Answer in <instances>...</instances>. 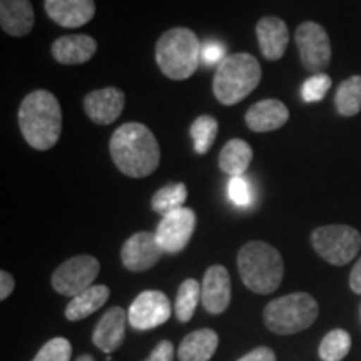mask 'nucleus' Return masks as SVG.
<instances>
[{
	"mask_svg": "<svg viewBox=\"0 0 361 361\" xmlns=\"http://www.w3.org/2000/svg\"><path fill=\"white\" fill-rule=\"evenodd\" d=\"M201 44L186 27L166 30L156 44V62L162 74L173 80H186L197 71Z\"/></svg>",
	"mask_w": 361,
	"mask_h": 361,
	"instance_id": "4",
	"label": "nucleus"
},
{
	"mask_svg": "<svg viewBox=\"0 0 361 361\" xmlns=\"http://www.w3.org/2000/svg\"><path fill=\"white\" fill-rule=\"evenodd\" d=\"M201 300V284L196 279L189 278L179 286L176 296V316L180 323H188L196 313L197 303Z\"/></svg>",
	"mask_w": 361,
	"mask_h": 361,
	"instance_id": "26",
	"label": "nucleus"
},
{
	"mask_svg": "<svg viewBox=\"0 0 361 361\" xmlns=\"http://www.w3.org/2000/svg\"><path fill=\"white\" fill-rule=\"evenodd\" d=\"M218 130H219V123H218V119H214L213 116L204 114V116L197 117V119L194 121L191 126L194 151H196L200 156L207 154L216 141Z\"/></svg>",
	"mask_w": 361,
	"mask_h": 361,
	"instance_id": "28",
	"label": "nucleus"
},
{
	"mask_svg": "<svg viewBox=\"0 0 361 361\" xmlns=\"http://www.w3.org/2000/svg\"><path fill=\"white\" fill-rule=\"evenodd\" d=\"M126 106V94L117 87H104L84 97V111L92 123L109 126L119 119Z\"/></svg>",
	"mask_w": 361,
	"mask_h": 361,
	"instance_id": "13",
	"label": "nucleus"
},
{
	"mask_svg": "<svg viewBox=\"0 0 361 361\" xmlns=\"http://www.w3.org/2000/svg\"><path fill=\"white\" fill-rule=\"evenodd\" d=\"M186 200L188 189L183 183L168 184V186L161 188L159 191L154 192V196H152V209L164 218V216L173 213V211L184 207Z\"/></svg>",
	"mask_w": 361,
	"mask_h": 361,
	"instance_id": "25",
	"label": "nucleus"
},
{
	"mask_svg": "<svg viewBox=\"0 0 361 361\" xmlns=\"http://www.w3.org/2000/svg\"><path fill=\"white\" fill-rule=\"evenodd\" d=\"M238 271L247 290L271 295L284 276V263L276 247L263 241H250L238 252Z\"/></svg>",
	"mask_w": 361,
	"mask_h": 361,
	"instance_id": "3",
	"label": "nucleus"
},
{
	"mask_svg": "<svg viewBox=\"0 0 361 361\" xmlns=\"http://www.w3.org/2000/svg\"><path fill=\"white\" fill-rule=\"evenodd\" d=\"M171 301L162 291H142L129 306V324L137 331H147L164 324L171 318Z\"/></svg>",
	"mask_w": 361,
	"mask_h": 361,
	"instance_id": "10",
	"label": "nucleus"
},
{
	"mask_svg": "<svg viewBox=\"0 0 361 361\" xmlns=\"http://www.w3.org/2000/svg\"><path fill=\"white\" fill-rule=\"evenodd\" d=\"M162 255H164V250L157 241L156 233L149 231L133 234L121 250L124 268L133 273L151 269L162 258Z\"/></svg>",
	"mask_w": 361,
	"mask_h": 361,
	"instance_id": "12",
	"label": "nucleus"
},
{
	"mask_svg": "<svg viewBox=\"0 0 361 361\" xmlns=\"http://www.w3.org/2000/svg\"><path fill=\"white\" fill-rule=\"evenodd\" d=\"M174 360V345L168 340H162L154 346L151 355L144 361H173Z\"/></svg>",
	"mask_w": 361,
	"mask_h": 361,
	"instance_id": "33",
	"label": "nucleus"
},
{
	"mask_svg": "<svg viewBox=\"0 0 361 361\" xmlns=\"http://www.w3.org/2000/svg\"><path fill=\"white\" fill-rule=\"evenodd\" d=\"M351 350V336L345 329H331L319 343L318 355L323 361H341Z\"/></svg>",
	"mask_w": 361,
	"mask_h": 361,
	"instance_id": "27",
	"label": "nucleus"
},
{
	"mask_svg": "<svg viewBox=\"0 0 361 361\" xmlns=\"http://www.w3.org/2000/svg\"><path fill=\"white\" fill-rule=\"evenodd\" d=\"M318 303L308 293H293L269 301L263 311L266 328L276 335H296L318 318Z\"/></svg>",
	"mask_w": 361,
	"mask_h": 361,
	"instance_id": "6",
	"label": "nucleus"
},
{
	"mask_svg": "<svg viewBox=\"0 0 361 361\" xmlns=\"http://www.w3.org/2000/svg\"><path fill=\"white\" fill-rule=\"evenodd\" d=\"M128 322V313L121 306L107 310L94 328L92 343L104 353H114L124 343Z\"/></svg>",
	"mask_w": 361,
	"mask_h": 361,
	"instance_id": "15",
	"label": "nucleus"
},
{
	"mask_svg": "<svg viewBox=\"0 0 361 361\" xmlns=\"http://www.w3.org/2000/svg\"><path fill=\"white\" fill-rule=\"evenodd\" d=\"M301 64L311 74H322L331 62V44L328 32L318 22H303L295 34Z\"/></svg>",
	"mask_w": 361,
	"mask_h": 361,
	"instance_id": "9",
	"label": "nucleus"
},
{
	"mask_svg": "<svg viewBox=\"0 0 361 361\" xmlns=\"http://www.w3.org/2000/svg\"><path fill=\"white\" fill-rule=\"evenodd\" d=\"M71 356L72 346L69 340L59 336L45 343L42 348L39 350V353L34 356L32 361H71Z\"/></svg>",
	"mask_w": 361,
	"mask_h": 361,
	"instance_id": "29",
	"label": "nucleus"
},
{
	"mask_svg": "<svg viewBox=\"0 0 361 361\" xmlns=\"http://www.w3.org/2000/svg\"><path fill=\"white\" fill-rule=\"evenodd\" d=\"M196 231V213L189 207H180L164 216L156 229V238L164 252L176 255L189 245Z\"/></svg>",
	"mask_w": 361,
	"mask_h": 361,
	"instance_id": "11",
	"label": "nucleus"
},
{
	"mask_svg": "<svg viewBox=\"0 0 361 361\" xmlns=\"http://www.w3.org/2000/svg\"><path fill=\"white\" fill-rule=\"evenodd\" d=\"M75 361H96V360H94L92 356H90V355H80L79 358L75 360Z\"/></svg>",
	"mask_w": 361,
	"mask_h": 361,
	"instance_id": "37",
	"label": "nucleus"
},
{
	"mask_svg": "<svg viewBox=\"0 0 361 361\" xmlns=\"http://www.w3.org/2000/svg\"><path fill=\"white\" fill-rule=\"evenodd\" d=\"M111 296V290L106 284H94L89 290L80 293V295L74 296L71 303L66 306V318L69 322H80V319L87 318V316L94 314L96 311L102 308L107 303Z\"/></svg>",
	"mask_w": 361,
	"mask_h": 361,
	"instance_id": "22",
	"label": "nucleus"
},
{
	"mask_svg": "<svg viewBox=\"0 0 361 361\" xmlns=\"http://www.w3.org/2000/svg\"><path fill=\"white\" fill-rule=\"evenodd\" d=\"M201 59L207 66H219L226 59L224 45L219 42H207L204 47L201 49Z\"/></svg>",
	"mask_w": 361,
	"mask_h": 361,
	"instance_id": "32",
	"label": "nucleus"
},
{
	"mask_svg": "<svg viewBox=\"0 0 361 361\" xmlns=\"http://www.w3.org/2000/svg\"><path fill=\"white\" fill-rule=\"evenodd\" d=\"M218 345L219 338L214 329L204 328L189 333L178 348L179 361H209L218 350Z\"/></svg>",
	"mask_w": 361,
	"mask_h": 361,
	"instance_id": "21",
	"label": "nucleus"
},
{
	"mask_svg": "<svg viewBox=\"0 0 361 361\" xmlns=\"http://www.w3.org/2000/svg\"><path fill=\"white\" fill-rule=\"evenodd\" d=\"M331 89V79L326 74H314L306 80L301 87V97L305 102H319L323 101L324 96L328 94V90Z\"/></svg>",
	"mask_w": 361,
	"mask_h": 361,
	"instance_id": "30",
	"label": "nucleus"
},
{
	"mask_svg": "<svg viewBox=\"0 0 361 361\" xmlns=\"http://www.w3.org/2000/svg\"><path fill=\"white\" fill-rule=\"evenodd\" d=\"M252 161V149L243 139H231L224 144L219 152V168L223 173L234 176H243L250 168Z\"/></svg>",
	"mask_w": 361,
	"mask_h": 361,
	"instance_id": "23",
	"label": "nucleus"
},
{
	"mask_svg": "<svg viewBox=\"0 0 361 361\" xmlns=\"http://www.w3.org/2000/svg\"><path fill=\"white\" fill-rule=\"evenodd\" d=\"M238 361H276V355L268 346H258L247 355L241 356Z\"/></svg>",
	"mask_w": 361,
	"mask_h": 361,
	"instance_id": "34",
	"label": "nucleus"
},
{
	"mask_svg": "<svg viewBox=\"0 0 361 361\" xmlns=\"http://www.w3.org/2000/svg\"><path fill=\"white\" fill-rule=\"evenodd\" d=\"M35 13L30 0H0V27L12 37H24L34 29Z\"/></svg>",
	"mask_w": 361,
	"mask_h": 361,
	"instance_id": "20",
	"label": "nucleus"
},
{
	"mask_svg": "<svg viewBox=\"0 0 361 361\" xmlns=\"http://www.w3.org/2000/svg\"><path fill=\"white\" fill-rule=\"evenodd\" d=\"M261 75L259 61L251 54L239 52L226 57L218 66L213 80L214 97L224 106L239 104L258 87Z\"/></svg>",
	"mask_w": 361,
	"mask_h": 361,
	"instance_id": "5",
	"label": "nucleus"
},
{
	"mask_svg": "<svg viewBox=\"0 0 361 361\" xmlns=\"http://www.w3.org/2000/svg\"><path fill=\"white\" fill-rule=\"evenodd\" d=\"M97 51L96 39L87 34L64 35L54 40L51 52L59 64L62 66H80L89 62Z\"/></svg>",
	"mask_w": 361,
	"mask_h": 361,
	"instance_id": "18",
	"label": "nucleus"
},
{
	"mask_svg": "<svg viewBox=\"0 0 361 361\" xmlns=\"http://www.w3.org/2000/svg\"><path fill=\"white\" fill-rule=\"evenodd\" d=\"M101 264L90 255H79L67 259L52 273V288L62 296H78L94 286Z\"/></svg>",
	"mask_w": 361,
	"mask_h": 361,
	"instance_id": "8",
	"label": "nucleus"
},
{
	"mask_svg": "<svg viewBox=\"0 0 361 361\" xmlns=\"http://www.w3.org/2000/svg\"><path fill=\"white\" fill-rule=\"evenodd\" d=\"M290 119V111L278 99H264L247 109L246 124L252 133H271L283 128Z\"/></svg>",
	"mask_w": 361,
	"mask_h": 361,
	"instance_id": "19",
	"label": "nucleus"
},
{
	"mask_svg": "<svg viewBox=\"0 0 361 361\" xmlns=\"http://www.w3.org/2000/svg\"><path fill=\"white\" fill-rule=\"evenodd\" d=\"M13 288H16V279L12 274L7 273L6 269L0 271V300L6 301L12 295Z\"/></svg>",
	"mask_w": 361,
	"mask_h": 361,
	"instance_id": "35",
	"label": "nucleus"
},
{
	"mask_svg": "<svg viewBox=\"0 0 361 361\" xmlns=\"http://www.w3.org/2000/svg\"><path fill=\"white\" fill-rule=\"evenodd\" d=\"M311 246L326 263L345 266L360 252L361 234L346 224L319 226L311 233Z\"/></svg>",
	"mask_w": 361,
	"mask_h": 361,
	"instance_id": "7",
	"label": "nucleus"
},
{
	"mask_svg": "<svg viewBox=\"0 0 361 361\" xmlns=\"http://www.w3.org/2000/svg\"><path fill=\"white\" fill-rule=\"evenodd\" d=\"M201 301L207 313L221 314L231 303V278L221 264L211 266L201 284Z\"/></svg>",
	"mask_w": 361,
	"mask_h": 361,
	"instance_id": "14",
	"label": "nucleus"
},
{
	"mask_svg": "<svg viewBox=\"0 0 361 361\" xmlns=\"http://www.w3.org/2000/svg\"><path fill=\"white\" fill-rule=\"evenodd\" d=\"M335 106L338 114L353 117L361 111V75H351L343 80L336 90Z\"/></svg>",
	"mask_w": 361,
	"mask_h": 361,
	"instance_id": "24",
	"label": "nucleus"
},
{
	"mask_svg": "<svg viewBox=\"0 0 361 361\" xmlns=\"http://www.w3.org/2000/svg\"><path fill=\"white\" fill-rule=\"evenodd\" d=\"M350 288L356 295H361V258L356 261L350 274Z\"/></svg>",
	"mask_w": 361,
	"mask_h": 361,
	"instance_id": "36",
	"label": "nucleus"
},
{
	"mask_svg": "<svg viewBox=\"0 0 361 361\" xmlns=\"http://www.w3.org/2000/svg\"><path fill=\"white\" fill-rule=\"evenodd\" d=\"M256 37H258L261 54L268 61H279L288 49L290 30L283 19L268 16L259 19L256 24Z\"/></svg>",
	"mask_w": 361,
	"mask_h": 361,
	"instance_id": "17",
	"label": "nucleus"
},
{
	"mask_svg": "<svg viewBox=\"0 0 361 361\" xmlns=\"http://www.w3.org/2000/svg\"><path fill=\"white\" fill-rule=\"evenodd\" d=\"M19 126L25 142L37 151L56 146L62 133V109L49 90L27 94L19 107Z\"/></svg>",
	"mask_w": 361,
	"mask_h": 361,
	"instance_id": "2",
	"label": "nucleus"
},
{
	"mask_svg": "<svg viewBox=\"0 0 361 361\" xmlns=\"http://www.w3.org/2000/svg\"><path fill=\"white\" fill-rule=\"evenodd\" d=\"M44 6L47 16L66 29L82 27L96 16L94 0H45Z\"/></svg>",
	"mask_w": 361,
	"mask_h": 361,
	"instance_id": "16",
	"label": "nucleus"
},
{
	"mask_svg": "<svg viewBox=\"0 0 361 361\" xmlns=\"http://www.w3.org/2000/svg\"><path fill=\"white\" fill-rule=\"evenodd\" d=\"M109 151L117 169L128 178H147L159 168V142L144 124L128 123L117 128L111 137Z\"/></svg>",
	"mask_w": 361,
	"mask_h": 361,
	"instance_id": "1",
	"label": "nucleus"
},
{
	"mask_svg": "<svg viewBox=\"0 0 361 361\" xmlns=\"http://www.w3.org/2000/svg\"><path fill=\"white\" fill-rule=\"evenodd\" d=\"M228 196L238 207H247L252 201L251 183L245 176H234L228 184Z\"/></svg>",
	"mask_w": 361,
	"mask_h": 361,
	"instance_id": "31",
	"label": "nucleus"
}]
</instances>
